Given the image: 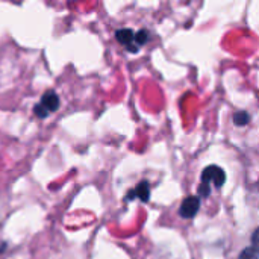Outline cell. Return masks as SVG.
I'll return each mask as SVG.
<instances>
[{
    "mask_svg": "<svg viewBox=\"0 0 259 259\" xmlns=\"http://www.w3.org/2000/svg\"><path fill=\"white\" fill-rule=\"evenodd\" d=\"M202 184H212L215 188H222L226 184V171L219 165H208L202 171Z\"/></svg>",
    "mask_w": 259,
    "mask_h": 259,
    "instance_id": "1",
    "label": "cell"
},
{
    "mask_svg": "<svg viewBox=\"0 0 259 259\" xmlns=\"http://www.w3.org/2000/svg\"><path fill=\"white\" fill-rule=\"evenodd\" d=\"M200 209V197L199 196H190L182 200L179 206V215L182 219H194Z\"/></svg>",
    "mask_w": 259,
    "mask_h": 259,
    "instance_id": "2",
    "label": "cell"
},
{
    "mask_svg": "<svg viewBox=\"0 0 259 259\" xmlns=\"http://www.w3.org/2000/svg\"><path fill=\"white\" fill-rule=\"evenodd\" d=\"M115 38L120 44H123L129 52L132 53H137L140 49L137 47L135 44V32L129 27H123V29H118L115 30Z\"/></svg>",
    "mask_w": 259,
    "mask_h": 259,
    "instance_id": "3",
    "label": "cell"
},
{
    "mask_svg": "<svg viewBox=\"0 0 259 259\" xmlns=\"http://www.w3.org/2000/svg\"><path fill=\"white\" fill-rule=\"evenodd\" d=\"M132 199H140L141 202H149L150 199V185L147 181H141L134 190H131L127 193V196L124 197L126 202L132 200Z\"/></svg>",
    "mask_w": 259,
    "mask_h": 259,
    "instance_id": "4",
    "label": "cell"
},
{
    "mask_svg": "<svg viewBox=\"0 0 259 259\" xmlns=\"http://www.w3.org/2000/svg\"><path fill=\"white\" fill-rule=\"evenodd\" d=\"M59 96L53 91V90H49L42 94L41 97V102L39 105L47 111V112H55L58 108H59Z\"/></svg>",
    "mask_w": 259,
    "mask_h": 259,
    "instance_id": "5",
    "label": "cell"
},
{
    "mask_svg": "<svg viewBox=\"0 0 259 259\" xmlns=\"http://www.w3.org/2000/svg\"><path fill=\"white\" fill-rule=\"evenodd\" d=\"M250 121V114L247 111H237L234 114V124L235 126H246Z\"/></svg>",
    "mask_w": 259,
    "mask_h": 259,
    "instance_id": "6",
    "label": "cell"
},
{
    "mask_svg": "<svg viewBox=\"0 0 259 259\" xmlns=\"http://www.w3.org/2000/svg\"><path fill=\"white\" fill-rule=\"evenodd\" d=\"M149 39H150V35H149V32H147L146 29H141V30H138V32L135 33V44H137L138 49H140L141 46L147 44Z\"/></svg>",
    "mask_w": 259,
    "mask_h": 259,
    "instance_id": "7",
    "label": "cell"
},
{
    "mask_svg": "<svg viewBox=\"0 0 259 259\" xmlns=\"http://www.w3.org/2000/svg\"><path fill=\"white\" fill-rule=\"evenodd\" d=\"M238 259H259V252L256 249H253L252 246L250 247H246L241 253Z\"/></svg>",
    "mask_w": 259,
    "mask_h": 259,
    "instance_id": "8",
    "label": "cell"
},
{
    "mask_svg": "<svg viewBox=\"0 0 259 259\" xmlns=\"http://www.w3.org/2000/svg\"><path fill=\"white\" fill-rule=\"evenodd\" d=\"M209 194H211V185L200 184V187H199V197H208Z\"/></svg>",
    "mask_w": 259,
    "mask_h": 259,
    "instance_id": "9",
    "label": "cell"
},
{
    "mask_svg": "<svg viewBox=\"0 0 259 259\" xmlns=\"http://www.w3.org/2000/svg\"><path fill=\"white\" fill-rule=\"evenodd\" d=\"M33 112H35V115L38 117V118H46L47 115H49V112L38 103V105H35V108H33Z\"/></svg>",
    "mask_w": 259,
    "mask_h": 259,
    "instance_id": "10",
    "label": "cell"
},
{
    "mask_svg": "<svg viewBox=\"0 0 259 259\" xmlns=\"http://www.w3.org/2000/svg\"><path fill=\"white\" fill-rule=\"evenodd\" d=\"M252 247L256 249L259 252V228L253 232V235H252Z\"/></svg>",
    "mask_w": 259,
    "mask_h": 259,
    "instance_id": "11",
    "label": "cell"
}]
</instances>
